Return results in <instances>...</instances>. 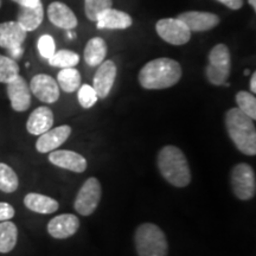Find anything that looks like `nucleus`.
Wrapping results in <instances>:
<instances>
[{
    "label": "nucleus",
    "mask_w": 256,
    "mask_h": 256,
    "mask_svg": "<svg viewBox=\"0 0 256 256\" xmlns=\"http://www.w3.org/2000/svg\"><path fill=\"white\" fill-rule=\"evenodd\" d=\"M182 74V66L177 60L162 57L142 66L139 72V82L145 89H166L177 84Z\"/></svg>",
    "instance_id": "1"
},
{
    "label": "nucleus",
    "mask_w": 256,
    "mask_h": 256,
    "mask_svg": "<svg viewBox=\"0 0 256 256\" xmlns=\"http://www.w3.org/2000/svg\"><path fill=\"white\" fill-rule=\"evenodd\" d=\"M156 165L168 183L176 188H185L191 182V170L188 159L178 147L168 145L158 153Z\"/></svg>",
    "instance_id": "2"
},
{
    "label": "nucleus",
    "mask_w": 256,
    "mask_h": 256,
    "mask_svg": "<svg viewBox=\"0 0 256 256\" xmlns=\"http://www.w3.org/2000/svg\"><path fill=\"white\" fill-rule=\"evenodd\" d=\"M226 127L229 138L240 152L247 156L256 154V128L254 120L235 107L226 112Z\"/></svg>",
    "instance_id": "3"
},
{
    "label": "nucleus",
    "mask_w": 256,
    "mask_h": 256,
    "mask_svg": "<svg viewBox=\"0 0 256 256\" xmlns=\"http://www.w3.org/2000/svg\"><path fill=\"white\" fill-rule=\"evenodd\" d=\"M134 242L139 256H168V240L164 232L156 224L144 223L138 226Z\"/></svg>",
    "instance_id": "4"
},
{
    "label": "nucleus",
    "mask_w": 256,
    "mask_h": 256,
    "mask_svg": "<svg viewBox=\"0 0 256 256\" xmlns=\"http://www.w3.org/2000/svg\"><path fill=\"white\" fill-rule=\"evenodd\" d=\"M232 72V56L229 48L217 44L209 54V64L206 69V78L214 86H222Z\"/></svg>",
    "instance_id": "5"
},
{
    "label": "nucleus",
    "mask_w": 256,
    "mask_h": 256,
    "mask_svg": "<svg viewBox=\"0 0 256 256\" xmlns=\"http://www.w3.org/2000/svg\"><path fill=\"white\" fill-rule=\"evenodd\" d=\"M232 188L235 196L241 200H252L255 196L256 178L250 165L241 162L232 168Z\"/></svg>",
    "instance_id": "6"
},
{
    "label": "nucleus",
    "mask_w": 256,
    "mask_h": 256,
    "mask_svg": "<svg viewBox=\"0 0 256 256\" xmlns=\"http://www.w3.org/2000/svg\"><path fill=\"white\" fill-rule=\"evenodd\" d=\"M101 200V184L96 178H89L80 188L74 208L82 216H89L96 210Z\"/></svg>",
    "instance_id": "7"
},
{
    "label": "nucleus",
    "mask_w": 256,
    "mask_h": 256,
    "mask_svg": "<svg viewBox=\"0 0 256 256\" xmlns=\"http://www.w3.org/2000/svg\"><path fill=\"white\" fill-rule=\"evenodd\" d=\"M156 34L172 46H184L191 38V31L180 19L164 18L156 24Z\"/></svg>",
    "instance_id": "8"
},
{
    "label": "nucleus",
    "mask_w": 256,
    "mask_h": 256,
    "mask_svg": "<svg viewBox=\"0 0 256 256\" xmlns=\"http://www.w3.org/2000/svg\"><path fill=\"white\" fill-rule=\"evenodd\" d=\"M30 90L38 100L44 104H54L60 98V87L51 76L38 74L30 82Z\"/></svg>",
    "instance_id": "9"
},
{
    "label": "nucleus",
    "mask_w": 256,
    "mask_h": 256,
    "mask_svg": "<svg viewBox=\"0 0 256 256\" xmlns=\"http://www.w3.org/2000/svg\"><path fill=\"white\" fill-rule=\"evenodd\" d=\"M6 84H8V96L12 110L16 112L28 110L31 106V90L28 82L20 75H18Z\"/></svg>",
    "instance_id": "10"
},
{
    "label": "nucleus",
    "mask_w": 256,
    "mask_h": 256,
    "mask_svg": "<svg viewBox=\"0 0 256 256\" xmlns=\"http://www.w3.org/2000/svg\"><path fill=\"white\" fill-rule=\"evenodd\" d=\"M116 66L113 60H104L98 66V72L94 76L92 88L100 98H106L113 88V84L116 78Z\"/></svg>",
    "instance_id": "11"
},
{
    "label": "nucleus",
    "mask_w": 256,
    "mask_h": 256,
    "mask_svg": "<svg viewBox=\"0 0 256 256\" xmlns=\"http://www.w3.org/2000/svg\"><path fill=\"white\" fill-rule=\"evenodd\" d=\"M72 134V127L68 124L50 128L46 133L40 134L37 139L36 150L40 153H50L66 142V139Z\"/></svg>",
    "instance_id": "12"
},
{
    "label": "nucleus",
    "mask_w": 256,
    "mask_h": 256,
    "mask_svg": "<svg viewBox=\"0 0 256 256\" xmlns=\"http://www.w3.org/2000/svg\"><path fill=\"white\" fill-rule=\"evenodd\" d=\"M178 19H180L191 32L209 31L211 28H216L220 22V19L217 14L200 11L184 12V14L178 16Z\"/></svg>",
    "instance_id": "13"
},
{
    "label": "nucleus",
    "mask_w": 256,
    "mask_h": 256,
    "mask_svg": "<svg viewBox=\"0 0 256 256\" xmlns=\"http://www.w3.org/2000/svg\"><path fill=\"white\" fill-rule=\"evenodd\" d=\"M80 228V220L72 214H63L54 217L48 223V232L54 238L64 240L75 235Z\"/></svg>",
    "instance_id": "14"
},
{
    "label": "nucleus",
    "mask_w": 256,
    "mask_h": 256,
    "mask_svg": "<svg viewBox=\"0 0 256 256\" xmlns=\"http://www.w3.org/2000/svg\"><path fill=\"white\" fill-rule=\"evenodd\" d=\"M49 162L52 165L76 172V174L84 172L88 166L87 160H86L84 156L76 152L68 151V150H60V151L50 152Z\"/></svg>",
    "instance_id": "15"
},
{
    "label": "nucleus",
    "mask_w": 256,
    "mask_h": 256,
    "mask_svg": "<svg viewBox=\"0 0 256 256\" xmlns=\"http://www.w3.org/2000/svg\"><path fill=\"white\" fill-rule=\"evenodd\" d=\"M48 17L55 26L64 30H72L78 26V18L75 14L63 2H51L48 8Z\"/></svg>",
    "instance_id": "16"
},
{
    "label": "nucleus",
    "mask_w": 256,
    "mask_h": 256,
    "mask_svg": "<svg viewBox=\"0 0 256 256\" xmlns=\"http://www.w3.org/2000/svg\"><path fill=\"white\" fill-rule=\"evenodd\" d=\"M26 31L17 22H6L0 24V48L6 50L23 46Z\"/></svg>",
    "instance_id": "17"
},
{
    "label": "nucleus",
    "mask_w": 256,
    "mask_h": 256,
    "mask_svg": "<svg viewBox=\"0 0 256 256\" xmlns=\"http://www.w3.org/2000/svg\"><path fill=\"white\" fill-rule=\"evenodd\" d=\"M54 126V113L49 107H38L32 112L26 122L28 132L32 136H40Z\"/></svg>",
    "instance_id": "18"
},
{
    "label": "nucleus",
    "mask_w": 256,
    "mask_h": 256,
    "mask_svg": "<svg viewBox=\"0 0 256 256\" xmlns=\"http://www.w3.org/2000/svg\"><path fill=\"white\" fill-rule=\"evenodd\" d=\"M98 28H110V30H124L132 25V17L120 10L107 8L98 16L96 20Z\"/></svg>",
    "instance_id": "19"
},
{
    "label": "nucleus",
    "mask_w": 256,
    "mask_h": 256,
    "mask_svg": "<svg viewBox=\"0 0 256 256\" xmlns=\"http://www.w3.org/2000/svg\"><path fill=\"white\" fill-rule=\"evenodd\" d=\"M44 18V10L43 5L38 4L32 8H25L20 6L17 16V23L24 28L25 31H34L40 26Z\"/></svg>",
    "instance_id": "20"
},
{
    "label": "nucleus",
    "mask_w": 256,
    "mask_h": 256,
    "mask_svg": "<svg viewBox=\"0 0 256 256\" xmlns=\"http://www.w3.org/2000/svg\"><path fill=\"white\" fill-rule=\"evenodd\" d=\"M24 204L28 210L34 211L37 214H52L58 209V202L54 198L44 196V194H36V192H31L28 194L24 198Z\"/></svg>",
    "instance_id": "21"
},
{
    "label": "nucleus",
    "mask_w": 256,
    "mask_h": 256,
    "mask_svg": "<svg viewBox=\"0 0 256 256\" xmlns=\"http://www.w3.org/2000/svg\"><path fill=\"white\" fill-rule=\"evenodd\" d=\"M107 56V44L100 37L88 40L84 48V60L89 66H98Z\"/></svg>",
    "instance_id": "22"
},
{
    "label": "nucleus",
    "mask_w": 256,
    "mask_h": 256,
    "mask_svg": "<svg viewBox=\"0 0 256 256\" xmlns=\"http://www.w3.org/2000/svg\"><path fill=\"white\" fill-rule=\"evenodd\" d=\"M18 229L14 222L2 220L0 222V252L8 254L17 244Z\"/></svg>",
    "instance_id": "23"
},
{
    "label": "nucleus",
    "mask_w": 256,
    "mask_h": 256,
    "mask_svg": "<svg viewBox=\"0 0 256 256\" xmlns=\"http://www.w3.org/2000/svg\"><path fill=\"white\" fill-rule=\"evenodd\" d=\"M57 84L66 92H74L81 86V74L75 68L62 69L57 75Z\"/></svg>",
    "instance_id": "24"
},
{
    "label": "nucleus",
    "mask_w": 256,
    "mask_h": 256,
    "mask_svg": "<svg viewBox=\"0 0 256 256\" xmlns=\"http://www.w3.org/2000/svg\"><path fill=\"white\" fill-rule=\"evenodd\" d=\"M19 180L14 170L8 164L0 162V191L5 194H12L18 188Z\"/></svg>",
    "instance_id": "25"
},
{
    "label": "nucleus",
    "mask_w": 256,
    "mask_h": 256,
    "mask_svg": "<svg viewBox=\"0 0 256 256\" xmlns=\"http://www.w3.org/2000/svg\"><path fill=\"white\" fill-rule=\"evenodd\" d=\"M50 66H55V68H74L78 66L80 62V56L76 52L70 50H60L56 51L49 60Z\"/></svg>",
    "instance_id": "26"
},
{
    "label": "nucleus",
    "mask_w": 256,
    "mask_h": 256,
    "mask_svg": "<svg viewBox=\"0 0 256 256\" xmlns=\"http://www.w3.org/2000/svg\"><path fill=\"white\" fill-rule=\"evenodd\" d=\"M236 104L242 113L248 115L252 120L256 119V98L252 92H238L236 94Z\"/></svg>",
    "instance_id": "27"
},
{
    "label": "nucleus",
    "mask_w": 256,
    "mask_h": 256,
    "mask_svg": "<svg viewBox=\"0 0 256 256\" xmlns=\"http://www.w3.org/2000/svg\"><path fill=\"white\" fill-rule=\"evenodd\" d=\"M18 75V63L11 57L0 55V83H8Z\"/></svg>",
    "instance_id": "28"
},
{
    "label": "nucleus",
    "mask_w": 256,
    "mask_h": 256,
    "mask_svg": "<svg viewBox=\"0 0 256 256\" xmlns=\"http://www.w3.org/2000/svg\"><path fill=\"white\" fill-rule=\"evenodd\" d=\"M112 4L113 0H84L86 16L92 22H96L104 10L112 8Z\"/></svg>",
    "instance_id": "29"
},
{
    "label": "nucleus",
    "mask_w": 256,
    "mask_h": 256,
    "mask_svg": "<svg viewBox=\"0 0 256 256\" xmlns=\"http://www.w3.org/2000/svg\"><path fill=\"white\" fill-rule=\"evenodd\" d=\"M98 100V96L92 86L83 84L81 88H78V102L83 108H86V110L92 108Z\"/></svg>",
    "instance_id": "30"
},
{
    "label": "nucleus",
    "mask_w": 256,
    "mask_h": 256,
    "mask_svg": "<svg viewBox=\"0 0 256 256\" xmlns=\"http://www.w3.org/2000/svg\"><path fill=\"white\" fill-rule=\"evenodd\" d=\"M37 46L40 56L46 60H49L56 52L55 40H54V38L50 34H43V36L40 37Z\"/></svg>",
    "instance_id": "31"
},
{
    "label": "nucleus",
    "mask_w": 256,
    "mask_h": 256,
    "mask_svg": "<svg viewBox=\"0 0 256 256\" xmlns=\"http://www.w3.org/2000/svg\"><path fill=\"white\" fill-rule=\"evenodd\" d=\"M14 208L11 204L0 202V222L2 220H10L14 217Z\"/></svg>",
    "instance_id": "32"
},
{
    "label": "nucleus",
    "mask_w": 256,
    "mask_h": 256,
    "mask_svg": "<svg viewBox=\"0 0 256 256\" xmlns=\"http://www.w3.org/2000/svg\"><path fill=\"white\" fill-rule=\"evenodd\" d=\"M217 2L226 5L230 10H234V11L240 10L243 6V0H217Z\"/></svg>",
    "instance_id": "33"
},
{
    "label": "nucleus",
    "mask_w": 256,
    "mask_h": 256,
    "mask_svg": "<svg viewBox=\"0 0 256 256\" xmlns=\"http://www.w3.org/2000/svg\"><path fill=\"white\" fill-rule=\"evenodd\" d=\"M10 56H11L12 60H18L22 56H23L24 54V49L23 46H18V48H14V49H11V50H8Z\"/></svg>",
    "instance_id": "34"
},
{
    "label": "nucleus",
    "mask_w": 256,
    "mask_h": 256,
    "mask_svg": "<svg viewBox=\"0 0 256 256\" xmlns=\"http://www.w3.org/2000/svg\"><path fill=\"white\" fill-rule=\"evenodd\" d=\"M12 2H17L19 6H25V8H32L40 4V0H12Z\"/></svg>",
    "instance_id": "35"
},
{
    "label": "nucleus",
    "mask_w": 256,
    "mask_h": 256,
    "mask_svg": "<svg viewBox=\"0 0 256 256\" xmlns=\"http://www.w3.org/2000/svg\"><path fill=\"white\" fill-rule=\"evenodd\" d=\"M250 89L252 94H255L256 92V74L255 72H252V78H250Z\"/></svg>",
    "instance_id": "36"
},
{
    "label": "nucleus",
    "mask_w": 256,
    "mask_h": 256,
    "mask_svg": "<svg viewBox=\"0 0 256 256\" xmlns=\"http://www.w3.org/2000/svg\"><path fill=\"white\" fill-rule=\"evenodd\" d=\"M66 31H68V38H69V40H72V38L76 37V34H74L72 30H66Z\"/></svg>",
    "instance_id": "37"
},
{
    "label": "nucleus",
    "mask_w": 256,
    "mask_h": 256,
    "mask_svg": "<svg viewBox=\"0 0 256 256\" xmlns=\"http://www.w3.org/2000/svg\"><path fill=\"white\" fill-rule=\"evenodd\" d=\"M248 2H249V5H250L252 8L256 10V0H248Z\"/></svg>",
    "instance_id": "38"
},
{
    "label": "nucleus",
    "mask_w": 256,
    "mask_h": 256,
    "mask_svg": "<svg viewBox=\"0 0 256 256\" xmlns=\"http://www.w3.org/2000/svg\"><path fill=\"white\" fill-rule=\"evenodd\" d=\"M244 74H246V75H249V74H250V72H249V70H246Z\"/></svg>",
    "instance_id": "39"
},
{
    "label": "nucleus",
    "mask_w": 256,
    "mask_h": 256,
    "mask_svg": "<svg viewBox=\"0 0 256 256\" xmlns=\"http://www.w3.org/2000/svg\"><path fill=\"white\" fill-rule=\"evenodd\" d=\"M0 6H2V0H0Z\"/></svg>",
    "instance_id": "40"
}]
</instances>
